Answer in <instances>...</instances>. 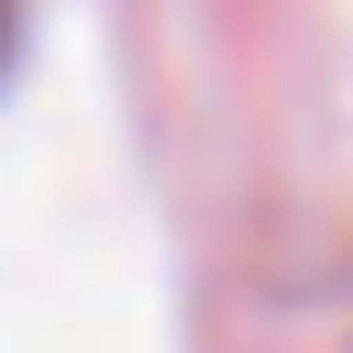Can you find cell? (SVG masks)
Here are the masks:
<instances>
[{"mask_svg":"<svg viewBox=\"0 0 353 353\" xmlns=\"http://www.w3.org/2000/svg\"><path fill=\"white\" fill-rule=\"evenodd\" d=\"M11 44H22V0H0V66H11Z\"/></svg>","mask_w":353,"mask_h":353,"instance_id":"obj_1","label":"cell"}]
</instances>
